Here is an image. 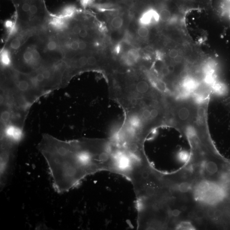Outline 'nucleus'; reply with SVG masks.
Wrapping results in <instances>:
<instances>
[{"mask_svg": "<svg viewBox=\"0 0 230 230\" xmlns=\"http://www.w3.org/2000/svg\"><path fill=\"white\" fill-rule=\"evenodd\" d=\"M224 101H225V103L226 105H227L229 108H230V97L228 98V99H226Z\"/></svg>", "mask_w": 230, "mask_h": 230, "instance_id": "nucleus-27", "label": "nucleus"}, {"mask_svg": "<svg viewBox=\"0 0 230 230\" xmlns=\"http://www.w3.org/2000/svg\"><path fill=\"white\" fill-rule=\"evenodd\" d=\"M161 73L162 76H168L170 73V71L168 69V66H164L161 69Z\"/></svg>", "mask_w": 230, "mask_h": 230, "instance_id": "nucleus-21", "label": "nucleus"}, {"mask_svg": "<svg viewBox=\"0 0 230 230\" xmlns=\"http://www.w3.org/2000/svg\"><path fill=\"white\" fill-rule=\"evenodd\" d=\"M12 116V115L10 110L7 109L2 110L1 114V122L4 124L5 125L9 124L10 123L9 122L11 119Z\"/></svg>", "mask_w": 230, "mask_h": 230, "instance_id": "nucleus-9", "label": "nucleus"}, {"mask_svg": "<svg viewBox=\"0 0 230 230\" xmlns=\"http://www.w3.org/2000/svg\"><path fill=\"white\" fill-rule=\"evenodd\" d=\"M25 75V78H21L18 79L16 82V85L18 90L19 91L26 93L33 88L32 83L30 79L26 74Z\"/></svg>", "mask_w": 230, "mask_h": 230, "instance_id": "nucleus-8", "label": "nucleus"}, {"mask_svg": "<svg viewBox=\"0 0 230 230\" xmlns=\"http://www.w3.org/2000/svg\"><path fill=\"white\" fill-rule=\"evenodd\" d=\"M206 170L211 174H215L218 171V167L217 164L213 161L208 162L206 164Z\"/></svg>", "mask_w": 230, "mask_h": 230, "instance_id": "nucleus-13", "label": "nucleus"}, {"mask_svg": "<svg viewBox=\"0 0 230 230\" xmlns=\"http://www.w3.org/2000/svg\"><path fill=\"white\" fill-rule=\"evenodd\" d=\"M127 55L134 62L137 61L139 58V53L137 50L132 49L128 51Z\"/></svg>", "mask_w": 230, "mask_h": 230, "instance_id": "nucleus-14", "label": "nucleus"}, {"mask_svg": "<svg viewBox=\"0 0 230 230\" xmlns=\"http://www.w3.org/2000/svg\"><path fill=\"white\" fill-rule=\"evenodd\" d=\"M160 20L159 14L153 9L147 11L143 14L139 19V23L142 26H148L156 23Z\"/></svg>", "mask_w": 230, "mask_h": 230, "instance_id": "nucleus-4", "label": "nucleus"}, {"mask_svg": "<svg viewBox=\"0 0 230 230\" xmlns=\"http://www.w3.org/2000/svg\"><path fill=\"white\" fill-rule=\"evenodd\" d=\"M88 36V32L85 27H83L79 25V32L75 36L79 37L82 39H85Z\"/></svg>", "mask_w": 230, "mask_h": 230, "instance_id": "nucleus-16", "label": "nucleus"}, {"mask_svg": "<svg viewBox=\"0 0 230 230\" xmlns=\"http://www.w3.org/2000/svg\"><path fill=\"white\" fill-rule=\"evenodd\" d=\"M17 11L16 24L21 30H33L42 26L50 15L44 0H13Z\"/></svg>", "mask_w": 230, "mask_h": 230, "instance_id": "nucleus-2", "label": "nucleus"}, {"mask_svg": "<svg viewBox=\"0 0 230 230\" xmlns=\"http://www.w3.org/2000/svg\"><path fill=\"white\" fill-rule=\"evenodd\" d=\"M88 58V64L87 66H93L95 65L97 63V59L95 57L93 56H87Z\"/></svg>", "mask_w": 230, "mask_h": 230, "instance_id": "nucleus-18", "label": "nucleus"}, {"mask_svg": "<svg viewBox=\"0 0 230 230\" xmlns=\"http://www.w3.org/2000/svg\"><path fill=\"white\" fill-rule=\"evenodd\" d=\"M159 15L160 20L163 22H168L171 20V12L168 9H162L159 12Z\"/></svg>", "mask_w": 230, "mask_h": 230, "instance_id": "nucleus-11", "label": "nucleus"}, {"mask_svg": "<svg viewBox=\"0 0 230 230\" xmlns=\"http://www.w3.org/2000/svg\"><path fill=\"white\" fill-rule=\"evenodd\" d=\"M38 147L58 193L69 191L87 176L99 171L121 174L122 157L112 139L64 141L46 134Z\"/></svg>", "mask_w": 230, "mask_h": 230, "instance_id": "nucleus-1", "label": "nucleus"}, {"mask_svg": "<svg viewBox=\"0 0 230 230\" xmlns=\"http://www.w3.org/2000/svg\"><path fill=\"white\" fill-rule=\"evenodd\" d=\"M211 93L212 95L222 96H225L228 93V89L226 85L220 80L217 81L215 84L211 87Z\"/></svg>", "mask_w": 230, "mask_h": 230, "instance_id": "nucleus-7", "label": "nucleus"}, {"mask_svg": "<svg viewBox=\"0 0 230 230\" xmlns=\"http://www.w3.org/2000/svg\"><path fill=\"white\" fill-rule=\"evenodd\" d=\"M123 19L121 17L115 16L112 19L111 25L113 29L118 30L123 26Z\"/></svg>", "mask_w": 230, "mask_h": 230, "instance_id": "nucleus-10", "label": "nucleus"}, {"mask_svg": "<svg viewBox=\"0 0 230 230\" xmlns=\"http://www.w3.org/2000/svg\"><path fill=\"white\" fill-rule=\"evenodd\" d=\"M23 131L21 127L12 123L5 125L2 132V139L18 144L23 138Z\"/></svg>", "mask_w": 230, "mask_h": 230, "instance_id": "nucleus-3", "label": "nucleus"}, {"mask_svg": "<svg viewBox=\"0 0 230 230\" xmlns=\"http://www.w3.org/2000/svg\"><path fill=\"white\" fill-rule=\"evenodd\" d=\"M168 55H169V56L171 58H172V59H174V58H176V57H177L178 55H179V51H178L177 50L174 49L171 50L169 51V53H168Z\"/></svg>", "mask_w": 230, "mask_h": 230, "instance_id": "nucleus-20", "label": "nucleus"}, {"mask_svg": "<svg viewBox=\"0 0 230 230\" xmlns=\"http://www.w3.org/2000/svg\"><path fill=\"white\" fill-rule=\"evenodd\" d=\"M11 38V39L10 40L9 43L8 47H6L9 49L12 53H15L21 48L25 42L22 39V38L20 35L12 36Z\"/></svg>", "mask_w": 230, "mask_h": 230, "instance_id": "nucleus-5", "label": "nucleus"}, {"mask_svg": "<svg viewBox=\"0 0 230 230\" xmlns=\"http://www.w3.org/2000/svg\"><path fill=\"white\" fill-rule=\"evenodd\" d=\"M190 188V185L187 183H181L179 186V189L182 192H187L188 191Z\"/></svg>", "mask_w": 230, "mask_h": 230, "instance_id": "nucleus-17", "label": "nucleus"}, {"mask_svg": "<svg viewBox=\"0 0 230 230\" xmlns=\"http://www.w3.org/2000/svg\"><path fill=\"white\" fill-rule=\"evenodd\" d=\"M222 215V212L220 209L214 210V216L217 218H220Z\"/></svg>", "mask_w": 230, "mask_h": 230, "instance_id": "nucleus-23", "label": "nucleus"}, {"mask_svg": "<svg viewBox=\"0 0 230 230\" xmlns=\"http://www.w3.org/2000/svg\"><path fill=\"white\" fill-rule=\"evenodd\" d=\"M88 47V44L83 40H79V50L84 51L87 49Z\"/></svg>", "mask_w": 230, "mask_h": 230, "instance_id": "nucleus-19", "label": "nucleus"}, {"mask_svg": "<svg viewBox=\"0 0 230 230\" xmlns=\"http://www.w3.org/2000/svg\"><path fill=\"white\" fill-rule=\"evenodd\" d=\"M223 15L230 20V0H223Z\"/></svg>", "mask_w": 230, "mask_h": 230, "instance_id": "nucleus-12", "label": "nucleus"}, {"mask_svg": "<svg viewBox=\"0 0 230 230\" xmlns=\"http://www.w3.org/2000/svg\"><path fill=\"white\" fill-rule=\"evenodd\" d=\"M125 1H127V0H125Z\"/></svg>", "mask_w": 230, "mask_h": 230, "instance_id": "nucleus-29", "label": "nucleus"}, {"mask_svg": "<svg viewBox=\"0 0 230 230\" xmlns=\"http://www.w3.org/2000/svg\"><path fill=\"white\" fill-rule=\"evenodd\" d=\"M180 214V211L178 209H174L172 212V214L174 217H178Z\"/></svg>", "mask_w": 230, "mask_h": 230, "instance_id": "nucleus-24", "label": "nucleus"}, {"mask_svg": "<svg viewBox=\"0 0 230 230\" xmlns=\"http://www.w3.org/2000/svg\"><path fill=\"white\" fill-rule=\"evenodd\" d=\"M208 215H209V216H210V217H213V216H214V210H212V209L209 210V211H208Z\"/></svg>", "mask_w": 230, "mask_h": 230, "instance_id": "nucleus-28", "label": "nucleus"}, {"mask_svg": "<svg viewBox=\"0 0 230 230\" xmlns=\"http://www.w3.org/2000/svg\"><path fill=\"white\" fill-rule=\"evenodd\" d=\"M1 63L3 68H9L12 65V53L5 47L1 52Z\"/></svg>", "mask_w": 230, "mask_h": 230, "instance_id": "nucleus-6", "label": "nucleus"}, {"mask_svg": "<svg viewBox=\"0 0 230 230\" xmlns=\"http://www.w3.org/2000/svg\"><path fill=\"white\" fill-rule=\"evenodd\" d=\"M137 33L140 37L142 38H145L148 36L149 31L146 26H142L138 29Z\"/></svg>", "mask_w": 230, "mask_h": 230, "instance_id": "nucleus-15", "label": "nucleus"}, {"mask_svg": "<svg viewBox=\"0 0 230 230\" xmlns=\"http://www.w3.org/2000/svg\"><path fill=\"white\" fill-rule=\"evenodd\" d=\"M173 60H174V61L175 63L180 64L182 62V61L183 60V58L181 55H179L177 56L174 58Z\"/></svg>", "mask_w": 230, "mask_h": 230, "instance_id": "nucleus-22", "label": "nucleus"}, {"mask_svg": "<svg viewBox=\"0 0 230 230\" xmlns=\"http://www.w3.org/2000/svg\"><path fill=\"white\" fill-rule=\"evenodd\" d=\"M121 45H118L116 46V47H115V53L117 54L119 53V52H120V51H121Z\"/></svg>", "mask_w": 230, "mask_h": 230, "instance_id": "nucleus-26", "label": "nucleus"}, {"mask_svg": "<svg viewBox=\"0 0 230 230\" xmlns=\"http://www.w3.org/2000/svg\"><path fill=\"white\" fill-rule=\"evenodd\" d=\"M198 218H202L204 217V213L202 211H197L196 214Z\"/></svg>", "mask_w": 230, "mask_h": 230, "instance_id": "nucleus-25", "label": "nucleus"}]
</instances>
